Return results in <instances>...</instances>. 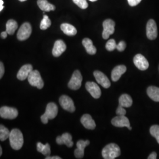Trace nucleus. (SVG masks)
Returning a JSON list of instances; mask_svg holds the SVG:
<instances>
[{
  "label": "nucleus",
  "instance_id": "33",
  "mask_svg": "<svg viewBox=\"0 0 159 159\" xmlns=\"http://www.w3.org/2000/svg\"><path fill=\"white\" fill-rule=\"evenodd\" d=\"M126 47V44L124 41H121L119 43V44H117L116 49L119 51H123L125 49Z\"/></svg>",
  "mask_w": 159,
  "mask_h": 159
},
{
  "label": "nucleus",
  "instance_id": "6",
  "mask_svg": "<svg viewBox=\"0 0 159 159\" xmlns=\"http://www.w3.org/2000/svg\"><path fill=\"white\" fill-rule=\"evenodd\" d=\"M103 31H102V38L104 40H107L109 37L113 34L115 31V23L113 20L111 19H107L104 21L102 23Z\"/></svg>",
  "mask_w": 159,
  "mask_h": 159
},
{
  "label": "nucleus",
  "instance_id": "37",
  "mask_svg": "<svg viewBox=\"0 0 159 159\" xmlns=\"http://www.w3.org/2000/svg\"><path fill=\"white\" fill-rule=\"evenodd\" d=\"M157 159V153L156 152H153L149 155L148 157V159Z\"/></svg>",
  "mask_w": 159,
  "mask_h": 159
},
{
  "label": "nucleus",
  "instance_id": "42",
  "mask_svg": "<svg viewBox=\"0 0 159 159\" xmlns=\"http://www.w3.org/2000/svg\"><path fill=\"white\" fill-rule=\"evenodd\" d=\"M91 2H94V1H96L97 0H90Z\"/></svg>",
  "mask_w": 159,
  "mask_h": 159
},
{
  "label": "nucleus",
  "instance_id": "12",
  "mask_svg": "<svg viewBox=\"0 0 159 159\" xmlns=\"http://www.w3.org/2000/svg\"><path fill=\"white\" fill-rule=\"evenodd\" d=\"M133 62L136 67L142 71L146 70L149 67V63L147 59L140 54H138L134 56Z\"/></svg>",
  "mask_w": 159,
  "mask_h": 159
},
{
  "label": "nucleus",
  "instance_id": "21",
  "mask_svg": "<svg viewBox=\"0 0 159 159\" xmlns=\"http://www.w3.org/2000/svg\"><path fill=\"white\" fill-rule=\"evenodd\" d=\"M82 44L85 48L87 52L90 55H94L96 53L97 49L95 46H93V41L90 39L85 38L83 40Z\"/></svg>",
  "mask_w": 159,
  "mask_h": 159
},
{
  "label": "nucleus",
  "instance_id": "10",
  "mask_svg": "<svg viewBox=\"0 0 159 159\" xmlns=\"http://www.w3.org/2000/svg\"><path fill=\"white\" fill-rule=\"evenodd\" d=\"M146 35L149 40H155L157 37V27L153 19L148 20L146 25Z\"/></svg>",
  "mask_w": 159,
  "mask_h": 159
},
{
  "label": "nucleus",
  "instance_id": "27",
  "mask_svg": "<svg viewBox=\"0 0 159 159\" xmlns=\"http://www.w3.org/2000/svg\"><path fill=\"white\" fill-rule=\"evenodd\" d=\"M18 28L17 23L14 20H10L6 24V31L8 34L12 35Z\"/></svg>",
  "mask_w": 159,
  "mask_h": 159
},
{
  "label": "nucleus",
  "instance_id": "13",
  "mask_svg": "<svg viewBox=\"0 0 159 159\" xmlns=\"http://www.w3.org/2000/svg\"><path fill=\"white\" fill-rule=\"evenodd\" d=\"M94 76L96 80L97 83L100 84L104 88L108 89L110 87L111 83L108 77L102 71H97V70L95 71L94 72Z\"/></svg>",
  "mask_w": 159,
  "mask_h": 159
},
{
  "label": "nucleus",
  "instance_id": "17",
  "mask_svg": "<svg viewBox=\"0 0 159 159\" xmlns=\"http://www.w3.org/2000/svg\"><path fill=\"white\" fill-rule=\"evenodd\" d=\"M33 70V67L31 64H25L22 66L17 73V79L21 81L28 78L29 74Z\"/></svg>",
  "mask_w": 159,
  "mask_h": 159
},
{
  "label": "nucleus",
  "instance_id": "31",
  "mask_svg": "<svg viewBox=\"0 0 159 159\" xmlns=\"http://www.w3.org/2000/svg\"><path fill=\"white\" fill-rule=\"evenodd\" d=\"M117 44L116 41L114 39H110L108 40L106 44V48L109 51H112L116 48Z\"/></svg>",
  "mask_w": 159,
  "mask_h": 159
},
{
  "label": "nucleus",
  "instance_id": "32",
  "mask_svg": "<svg viewBox=\"0 0 159 159\" xmlns=\"http://www.w3.org/2000/svg\"><path fill=\"white\" fill-rule=\"evenodd\" d=\"M73 1L80 8L83 10L86 9L89 6L87 0H73Z\"/></svg>",
  "mask_w": 159,
  "mask_h": 159
},
{
  "label": "nucleus",
  "instance_id": "22",
  "mask_svg": "<svg viewBox=\"0 0 159 159\" xmlns=\"http://www.w3.org/2000/svg\"><path fill=\"white\" fill-rule=\"evenodd\" d=\"M60 28L64 34L69 36L75 35L77 33V30L74 26L68 23H63L61 25Z\"/></svg>",
  "mask_w": 159,
  "mask_h": 159
},
{
  "label": "nucleus",
  "instance_id": "8",
  "mask_svg": "<svg viewBox=\"0 0 159 159\" xmlns=\"http://www.w3.org/2000/svg\"><path fill=\"white\" fill-rule=\"evenodd\" d=\"M18 112L16 108L4 106L0 108V116L5 119L12 120L18 116Z\"/></svg>",
  "mask_w": 159,
  "mask_h": 159
},
{
  "label": "nucleus",
  "instance_id": "35",
  "mask_svg": "<svg viewBox=\"0 0 159 159\" xmlns=\"http://www.w3.org/2000/svg\"><path fill=\"white\" fill-rule=\"evenodd\" d=\"M129 4L131 7L136 6L142 1V0H127Z\"/></svg>",
  "mask_w": 159,
  "mask_h": 159
},
{
  "label": "nucleus",
  "instance_id": "15",
  "mask_svg": "<svg viewBox=\"0 0 159 159\" xmlns=\"http://www.w3.org/2000/svg\"><path fill=\"white\" fill-rule=\"evenodd\" d=\"M111 124L117 127H126L129 128L130 127V123L129 120L125 116H119L114 117L111 120Z\"/></svg>",
  "mask_w": 159,
  "mask_h": 159
},
{
  "label": "nucleus",
  "instance_id": "39",
  "mask_svg": "<svg viewBox=\"0 0 159 159\" xmlns=\"http://www.w3.org/2000/svg\"><path fill=\"white\" fill-rule=\"evenodd\" d=\"M46 159H61V158L59 156H46Z\"/></svg>",
  "mask_w": 159,
  "mask_h": 159
},
{
  "label": "nucleus",
  "instance_id": "14",
  "mask_svg": "<svg viewBox=\"0 0 159 159\" xmlns=\"http://www.w3.org/2000/svg\"><path fill=\"white\" fill-rule=\"evenodd\" d=\"M89 140H79L77 143V148L74 151V156L77 159H82L84 155L85 147L90 144Z\"/></svg>",
  "mask_w": 159,
  "mask_h": 159
},
{
  "label": "nucleus",
  "instance_id": "5",
  "mask_svg": "<svg viewBox=\"0 0 159 159\" xmlns=\"http://www.w3.org/2000/svg\"><path fill=\"white\" fill-rule=\"evenodd\" d=\"M83 77L79 70H75L68 82V87L71 90H79L81 86Z\"/></svg>",
  "mask_w": 159,
  "mask_h": 159
},
{
  "label": "nucleus",
  "instance_id": "41",
  "mask_svg": "<svg viewBox=\"0 0 159 159\" xmlns=\"http://www.w3.org/2000/svg\"><path fill=\"white\" fill-rule=\"evenodd\" d=\"M2 148L0 146V156L2 155Z\"/></svg>",
  "mask_w": 159,
  "mask_h": 159
},
{
  "label": "nucleus",
  "instance_id": "3",
  "mask_svg": "<svg viewBox=\"0 0 159 159\" xmlns=\"http://www.w3.org/2000/svg\"><path fill=\"white\" fill-rule=\"evenodd\" d=\"M58 114V107L54 102H50L46 107V111L41 116V120L44 124H47L48 120L54 119Z\"/></svg>",
  "mask_w": 159,
  "mask_h": 159
},
{
  "label": "nucleus",
  "instance_id": "30",
  "mask_svg": "<svg viewBox=\"0 0 159 159\" xmlns=\"http://www.w3.org/2000/svg\"><path fill=\"white\" fill-rule=\"evenodd\" d=\"M150 134L156 138L157 142L159 144V125H152L150 129Z\"/></svg>",
  "mask_w": 159,
  "mask_h": 159
},
{
  "label": "nucleus",
  "instance_id": "16",
  "mask_svg": "<svg viewBox=\"0 0 159 159\" xmlns=\"http://www.w3.org/2000/svg\"><path fill=\"white\" fill-rule=\"evenodd\" d=\"M67 48L66 45L63 40H57L54 45L52 53L54 57H60Z\"/></svg>",
  "mask_w": 159,
  "mask_h": 159
},
{
  "label": "nucleus",
  "instance_id": "28",
  "mask_svg": "<svg viewBox=\"0 0 159 159\" xmlns=\"http://www.w3.org/2000/svg\"><path fill=\"white\" fill-rule=\"evenodd\" d=\"M10 132L8 129L3 125H0V140L3 142L9 138Z\"/></svg>",
  "mask_w": 159,
  "mask_h": 159
},
{
  "label": "nucleus",
  "instance_id": "11",
  "mask_svg": "<svg viewBox=\"0 0 159 159\" xmlns=\"http://www.w3.org/2000/svg\"><path fill=\"white\" fill-rule=\"evenodd\" d=\"M85 88L87 90L94 98H99L102 95V91L100 87L94 82L88 81L85 84Z\"/></svg>",
  "mask_w": 159,
  "mask_h": 159
},
{
  "label": "nucleus",
  "instance_id": "43",
  "mask_svg": "<svg viewBox=\"0 0 159 159\" xmlns=\"http://www.w3.org/2000/svg\"><path fill=\"white\" fill-rule=\"evenodd\" d=\"M128 129H129V130H131V129H132V128H131V127H129V128H128Z\"/></svg>",
  "mask_w": 159,
  "mask_h": 159
},
{
  "label": "nucleus",
  "instance_id": "4",
  "mask_svg": "<svg viewBox=\"0 0 159 159\" xmlns=\"http://www.w3.org/2000/svg\"><path fill=\"white\" fill-rule=\"evenodd\" d=\"M30 84L35 87L39 89H41L44 87V81L41 77L40 72L37 70H33L28 77Z\"/></svg>",
  "mask_w": 159,
  "mask_h": 159
},
{
  "label": "nucleus",
  "instance_id": "24",
  "mask_svg": "<svg viewBox=\"0 0 159 159\" xmlns=\"http://www.w3.org/2000/svg\"><path fill=\"white\" fill-rule=\"evenodd\" d=\"M37 4L40 9L44 11L49 12L56 10V7L48 2L47 0H38Z\"/></svg>",
  "mask_w": 159,
  "mask_h": 159
},
{
  "label": "nucleus",
  "instance_id": "36",
  "mask_svg": "<svg viewBox=\"0 0 159 159\" xmlns=\"http://www.w3.org/2000/svg\"><path fill=\"white\" fill-rule=\"evenodd\" d=\"M4 72H5V68H4V64L3 63L0 61V79L3 77Z\"/></svg>",
  "mask_w": 159,
  "mask_h": 159
},
{
  "label": "nucleus",
  "instance_id": "29",
  "mask_svg": "<svg viewBox=\"0 0 159 159\" xmlns=\"http://www.w3.org/2000/svg\"><path fill=\"white\" fill-rule=\"evenodd\" d=\"M51 25V20L49 19V17L47 15H44L43 18L40 24V29L43 30H47L49 28Z\"/></svg>",
  "mask_w": 159,
  "mask_h": 159
},
{
  "label": "nucleus",
  "instance_id": "18",
  "mask_svg": "<svg viewBox=\"0 0 159 159\" xmlns=\"http://www.w3.org/2000/svg\"><path fill=\"white\" fill-rule=\"evenodd\" d=\"M56 142L58 144H65L68 148L73 147L74 143L72 141V136L68 133H65L60 136H58L56 139Z\"/></svg>",
  "mask_w": 159,
  "mask_h": 159
},
{
  "label": "nucleus",
  "instance_id": "23",
  "mask_svg": "<svg viewBox=\"0 0 159 159\" xmlns=\"http://www.w3.org/2000/svg\"><path fill=\"white\" fill-rule=\"evenodd\" d=\"M147 93L148 97L154 102H159V88L155 86L148 87Z\"/></svg>",
  "mask_w": 159,
  "mask_h": 159
},
{
  "label": "nucleus",
  "instance_id": "1",
  "mask_svg": "<svg viewBox=\"0 0 159 159\" xmlns=\"http://www.w3.org/2000/svg\"><path fill=\"white\" fill-rule=\"evenodd\" d=\"M10 145L11 148L16 150H18L23 147L24 144V138L21 131L17 129H12L9 136Z\"/></svg>",
  "mask_w": 159,
  "mask_h": 159
},
{
  "label": "nucleus",
  "instance_id": "25",
  "mask_svg": "<svg viewBox=\"0 0 159 159\" xmlns=\"http://www.w3.org/2000/svg\"><path fill=\"white\" fill-rule=\"evenodd\" d=\"M119 106L125 107H130L133 104V100L129 94H123L120 97Z\"/></svg>",
  "mask_w": 159,
  "mask_h": 159
},
{
  "label": "nucleus",
  "instance_id": "38",
  "mask_svg": "<svg viewBox=\"0 0 159 159\" xmlns=\"http://www.w3.org/2000/svg\"><path fill=\"white\" fill-rule=\"evenodd\" d=\"M7 35H8V33H7V32L6 31H3V32H2V33H1V37L2 39H5L7 38Z\"/></svg>",
  "mask_w": 159,
  "mask_h": 159
},
{
  "label": "nucleus",
  "instance_id": "19",
  "mask_svg": "<svg viewBox=\"0 0 159 159\" xmlns=\"http://www.w3.org/2000/svg\"><path fill=\"white\" fill-rule=\"evenodd\" d=\"M81 123L85 127V129H90V130H93L96 128V125L94 120L93 119L92 117L89 114H84L81 119Z\"/></svg>",
  "mask_w": 159,
  "mask_h": 159
},
{
  "label": "nucleus",
  "instance_id": "40",
  "mask_svg": "<svg viewBox=\"0 0 159 159\" xmlns=\"http://www.w3.org/2000/svg\"><path fill=\"white\" fill-rule=\"evenodd\" d=\"M4 2L2 0H0V11H1L2 10V9L4 8V6H3Z\"/></svg>",
  "mask_w": 159,
  "mask_h": 159
},
{
  "label": "nucleus",
  "instance_id": "2",
  "mask_svg": "<svg viewBox=\"0 0 159 159\" xmlns=\"http://www.w3.org/2000/svg\"><path fill=\"white\" fill-rule=\"evenodd\" d=\"M121 154L119 146L115 143L108 144L103 148L102 157L105 159H114L119 157Z\"/></svg>",
  "mask_w": 159,
  "mask_h": 159
},
{
  "label": "nucleus",
  "instance_id": "44",
  "mask_svg": "<svg viewBox=\"0 0 159 159\" xmlns=\"http://www.w3.org/2000/svg\"><path fill=\"white\" fill-rule=\"evenodd\" d=\"M20 1H21V2H23V1H26V0H19Z\"/></svg>",
  "mask_w": 159,
  "mask_h": 159
},
{
  "label": "nucleus",
  "instance_id": "7",
  "mask_svg": "<svg viewBox=\"0 0 159 159\" xmlns=\"http://www.w3.org/2000/svg\"><path fill=\"white\" fill-rule=\"evenodd\" d=\"M32 33L31 25L29 23H25L20 27L17 33V39L20 41L28 39Z\"/></svg>",
  "mask_w": 159,
  "mask_h": 159
},
{
  "label": "nucleus",
  "instance_id": "9",
  "mask_svg": "<svg viewBox=\"0 0 159 159\" xmlns=\"http://www.w3.org/2000/svg\"><path fill=\"white\" fill-rule=\"evenodd\" d=\"M59 102L62 108L70 113H73L75 110V107L73 100L68 96L63 95L60 97Z\"/></svg>",
  "mask_w": 159,
  "mask_h": 159
},
{
  "label": "nucleus",
  "instance_id": "34",
  "mask_svg": "<svg viewBox=\"0 0 159 159\" xmlns=\"http://www.w3.org/2000/svg\"><path fill=\"white\" fill-rule=\"evenodd\" d=\"M116 114L119 116H125L126 114V111L123 107L119 106L118 108H117L116 110Z\"/></svg>",
  "mask_w": 159,
  "mask_h": 159
},
{
  "label": "nucleus",
  "instance_id": "26",
  "mask_svg": "<svg viewBox=\"0 0 159 159\" xmlns=\"http://www.w3.org/2000/svg\"><path fill=\"white\" fill-rule=\"evenodd\" d=\"M37 150L39 152L43 154L46 156H48L51 154L50 146L48 143L43 144L41 143H37Z\"/></svg>",
  "mask_w": 159,
  "mask_h": 159
},
{
  "label": "nucleus",
  "instance_id": "20",
  "mask_svg": "<svg viewBox=\"0 0 159 159\" xmlns=\"http://www.w3.org/2000/svg\"><path fill=\"white\" fill-rule=\"evenodd\" d=\"M127 68L124 65H119L115 67L111 72V80L116 82L120 79L121 76L125 73Z\"/></svg>",
  "mask_w": 159,
  "mask_h": 159
}]
</instances>
